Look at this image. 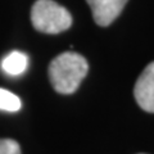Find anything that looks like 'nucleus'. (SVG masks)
I'll use <instances>...</instances> for the list:
<instances>
[{
	"instance_id": "obj_1",
	"label": "nucleus",
	"mask_w": 154,
	"mask_h": 154,
	"mask_svg": "<svg viewBox=\"0 0 154 154\" xmlns=\"http://www.w3.org/2000/svg\"><path fill=\"white\" fill-rule=\"evenodd\" d=\"M89 69L88 60L79 53H62L50 62L49 80L57 93L68 95L79 89Z\"/></svg>"
},
{
	"instance_id": "obj_2",
	"label": "nucleus",
	"mask_w": 154,
	"mask_h": 154,
	"mask_svg": "<svg viewBox=\"0 0 154 154\" xmlns=\"http://www.w3.org/2000/svg\"><path fill=\"white\" fill-rule=\"evenodd\" d=\"M31 22L38 32L59 33L71 27L72 16L54 0H37L31 9Z\"/></svg>"
},
{
	"instance_id": "obj_3",
	"label": "nucleus",
	"mask_w": 154,
	"mask_h": 154,
	"mask_svg": "<svg viewBox=\"0 0 154 154\" xmlns=\"http://www.w3.org/2000/svg\"><path fill=\"white\" fill-rule=\"evenodd\" d=\"M134 96L140 108L154 113V62L149 63L135 84Z\"/></svg>"
},
{
	"instance_id": "obj_4",
	"label": "nucleus",
	"mask_w": 154,
	"mask_h": 154,
	"mask_svg": "<svg viewBox=\"0 0 154 154\" xmlns=\"http://www.w3.org/2000/svg\"><path fill=\"white\" fill-rule=\"evenodd\" d=\"M93 12V18L96 25L109 26L121 12L128 0H86Z\"/></svg>"
},
{
	"instance_id": "obj_5",
	"label": "nucleus",
	"mask_w": 154,
	"mask_h": 154,
	"mask_svg": "<svg viewBox=\"0 0 154 154\" xmlns=\"http://www.w3.org/2000/svg\"><path fill=\"white\" fill-rule=\"evenodd\" d=\"M27 64H28V59L26 54L19 53V51H13L3 59L2 68L8 75L18 76L26 71Z\"/></svg>"
},
{
	"instance_id": "obj_6",
	"label": "nucleus",
	"mask_w": 154,
	"mask_h": 154,
	"mask_svg": "<svg viewBox=\"0 0 154 154\" xmlns=\"http://www.w3.org/2000/svg\"><path fill=\"white\" fill-rule=\"evenodd\" d=\"M21 99L5 89H0V109L8 112H17L21 109Z\"/></svg>"
},
{
	"instance_id": "obj_7",
	"label": "nucleus",
	"mask_w": 154,
	"mask_h": 154,
	"mask_svg": "<svg viewBox=\"0 0 154 154\" xmlns=\"http://www.w3.org/2000/svg\"><path fill=\"white\" fill-rule=\"evenodd\" d=\"M0 154H21V146L13 139H0Z\"/></svg>"
},
{
	"instance_id": "obj_8",
	"label": "nucleus",
	"mask_w": 154,
	"mask_h": 154,
	"mask_svg": "<svg viewBox=\"0 0 154 154\" xmlns=\"http://www.w3.org/2000/svg\"><path fill=\"white\" fill-rule=\"evenodd\" d=\"M140 154H144V153H140Z\"/></svg>"
}]
</instances>
